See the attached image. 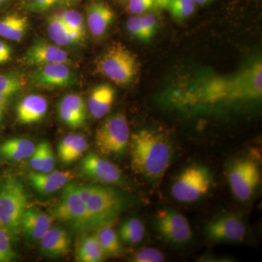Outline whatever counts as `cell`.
<instances>
[{
    "label": "cell",
    "instance_id": "cell-1",
    "mask_svg": "<svg viewBox=\"0 0 262 262\" xmlns=\"http://www.w3.org/2000/svg\"><path fill=\"white\" fill-rule=\"evenodd\" d=\"M262 96V62L237 73L195 77L176 86L167 96L173 106L185 110L258 101Z\"/></svg>",
    "mask_w": 262,
    "mask_h": 262
},
{
    "label": "cell",
    "instance_id": "cell-2",
    "mask_svg": "<svg viewBox=\"0 0 262 262\" xmlns=\"http://www.w3.org/2000/svg\"><path fill=\"white\" fill-rule=\"evenodd\" d=\"M131 168L149 182H157L166 173L173 158L171 144L165 136L143 129L131 136Z\"/></svg>",
    "mask_w": 262,
    "mask_h": 262
},
{
    "label": "cell",
    "instance_id": "cell-3",
    "mask_svg": "<svg viewBox=\"0 0 262 262\" xmlns=\"http://www.w3.org/2000/svg\"><path fill=\"white\" fill-rule=\"evenodd\" d=\"M87 208L86 229L110 225L129 204L127 195L111 187L78 184Z\"/></svg>",
    "mask_w": 262,
    "mask_h": 262
},
{
    "label": "cell",
    "instance_id": "cell-4",
    "mask_svg": "<svg viewBox=\"0 0 262 262\" xmlns=\"http://www.w3.org/2000/svg\"><path fill=\"white\" fill-rule=\"evenodd\" d=\"M27 203L25 188L18 179L8 177L0 184V225L13 242L18 241L20 234V220Z\"/></svg>",
    "mask_w": 262,
    "mask_h": 262
},
{
    "label": "cell",
    "instance_id": "cell-5",
    "mask_svg": "<svg viewBox=\"0 0 262 262\" xmlns=\"http://www.w3.org/2000/svg\"><path fill=\"white\" fill-rule=\"evenodd\" d=\"M96 70L117 85L125 86L136 78L139 63L135 53L121 43H115L98 58Z\"/></svg>",
    "mask_w": 262,
    "mask_h": 262
},
{
    "label": "cell",
    "instance_id": "cell-6",
    "mask_svg": "<svg viewBox=\"0 0 262 262\" xmlns=\"http://www.w3.org/2000/svg\"><path fill=\"white\" fill-rule=\"evenodd\" d=\"M129 141L130 131L126 116L120 112L106 117L95 136L98 152L104 156H123L128 148Z\"/></svg>",
    "mask_w": 262,
    "mask_h": 262
},
{
    "label": "cell",
    "instance_id": "cell-7",
    "mask_svg": "<svg viewBox=\"0 0 262 262\" xmlns=\"http://www.w3.org/2000/svg\"><path fill=\"white\" fill-rule=\"evenodd\" d=\"M213 175L210 168L201 164L189 165L179 174L171 187L176 201L190 203L199 201L211 189Z\"/></svg>",
    "mask_w": 262,
    "mask_h": 262
},
{
    "label": "cell",
    "instance_id": "cell-8",
    "mask_svg": "<svg viewBox=\"0 0 262 262\" xmlns=\"http://www.w3.org/2000/svg\"><path fill=\"white\" fill-rule=\"evenodd\" d=\"M227 180L234 196L241 202L249 201L259 184L261 173L252 159L241 158L231 162L227 170Z\"/></svg>",
    "mask_w": 262,
    "mask_h": 262
},
{
    "label": "cell",
    "instance_id": "cell-9",
    "mask_svg": "<svg viewBox=\"0 0 262 262\" xmlns=\"http://www.w3.org/2000/svg\"><path fill=\"white\" fill-rule=\"evenodd\" d=\"M53 218L77 229L87 227V208L79 190L78 184L66 185L59 203L53 212Z\"/></svg>",
    "mask_w": 262,
    "mask_h": 262
},
{
    "label": "cell",
    "instance_id": "cell-10",
    "mask_svg": "<svg viewBox=\"0 0 262 262\" xmlns=\"http://www.w3.org/2000/svg\"><path fill=\"white\" fill-rule=\"evenodd\" d=\"M155 227L160 236L172 244H188L193 238L192 229L187 218L173 208H165L158 213Z\"/></svg>",
    "mask_w": 262,
    "mask_h": 262
},
{
    "label": "cell",
    "instance_id": "cell-11",
    "mask_svg": "<svg viewBox=\"0 0 262 262\" xmlns=\"http://www.w3.org/2000/svg\"><path fill=\"white\" fill-rule=\"evenodd\" d=\"M80 172L95 182L108 185H123L125 178L115 164L96 153L90 152L81 160Z\"/></svg>",
    "mask_w": 262,
    "mask_h": 262
},
{
    "label": "cell",
    "instance_id": "cell-12",
    "mask_svg": "<svg viewBox=\"0 0 262 262\" xmlns=\"http://www.w3.org/2000/svg\"><path fill=\"white\" fill-rule=\"evenodd\" d=\"M206 235L215 242H242L247 228L241 217L233 213L220 215L211 221L206 227Z\"/></svg>",
    "mask_w": 262,
    "mask_h": 262
},
{
    "label": "cell",
    "instance_id": "cell-13",
    "mask_svg": "<svg viewBox=\"0 0 262 262\" xmlns=\"http://www.w3.org/2000/svg\"><path fill=\"white\" fill-rule=\"evenodd\" d=\"M32 83L42 89L69 87L75 82V74L67 63H51L36 67L30 75Z\"/></svg>",
    "mask_w": 262,
    "mask_h": 262
},
{
    "label": "cell",
    "instance_id": "cell-14",
    "mask_svg": "<svg viewBox=\"0 0 262 262\" xmlns=\"http://www.w3.org/2000/svg\"><path fill=\"white\" fill-rule=\"evenodd\" d=\"M23 60L26 64L35 67L51 63H71L67 52L60 46L44 40L32 45L24 53Z\"/></svg>",
    "mask_w": 262,
    "mask_h": 262
},
{
    "label": "cell",
    "instance_id": "cell-15",
    "mask_svg": "<svg viewBox=\"0 0 262 262\" xmlns=\"http://www.w3.org/2000/svg\"><path fill=\"white\" fill-rule=\"evenodd\" d=\"M53 219L36 208H27L20 220V234L30 242H38L51 228Z\"/></svg>",
    "mask_w": 262,
    "mask_h": 262
},
{
    "label": "cell",
    "instance_id": "cell-16",
    "mask_svg": "<svg viewBox=\"0 0 262 262\" xmlns=\"http://www.w3.org/2000/svg\"><path fill=\"white\" fill-rule=\"evenodd\" d=\"M115 18V12L104 2H93L86 8L87 27L95 37H101L104 35Z\"/></svg>",
    "mask_w": 262,
    "mask_h": 262
},
{
    "label": "cell",
    "instance_id": "cell-17",
    "mask_svg": "<svg viewBox=\"0 0 262 262\" xmlns=\"http://www.w3.org/2000/svg\"><path fill=\"white\" fill-rule=\"evenodd\" d=\"M58 113L61 121L72 128H78L85 123L86 105L80 95L65 96L58 104Z\"/></svg>",
    "mask_w": 262,
    "mask_h": 262
},
{
    "label": "cell",
    "instance_id": "cell-18",
    "mask_svg": "<svg viewBox=\"0 0 262 262\" xmlns=\"http://www.w3.org/2000/svg\"><path fill=\"white\" fill-rule=\"evenodd\" d=\"M72 177L73 175L70 171L53 170L50 173L31 172L28 174L27 179L30 185L38 193L47 195L64 187Z\"/></svg>",
    "mask_w": 262,
    "mask_h": 262
},
{
    "label": "cell",
    "instance_id": "cell-19",
    "mask_svg": "<svg viewBox=\"0 0 262 262\" xmlns=\"http://www.w3.org/2000/svg\"><path fill=\"white\" fill-rule=\"evenodd\" d=\"M48 108L47 100L38 94L26 96L17 105L16 118L19 123L30 125L40 121Z\"/></svg>",
    "mask_w": 262,
    "mask_h": 262
},
{
    "label": "cell",
    "instance_id": "cell-20",
    "mask_svg": "<svg viewBox=\"0 0 262 262\" xmlns=\"http://www.w3.org/2000/svg\"><path fill=\"white\" fill-rule=\"evenodd\" d=\"M70 244V235L65 229L51 227L39 241V249L47 257H60L69 252Z\"/></svg>",
    "mask_w": 262,
    "mask_h": 262
},
{
    "label": "cell",
    "instance_id": "cell-21",
    "mask_svg": "<svg viewBox=\"0 0 262 262\" xmlns=\"http://www.w3.org/2000/svg\"><path fill=\"white\" fill-rule=\"evenodd\" d=\"M115 96V90L110 84H101L95 87L90 94L87 103L91 116L95 119L104 117L111 110Z\"/></svg>",
    "mask_w": 262,
    "mask_h": 262
},
{
    "label": "cell",
    "instance_id": "cell-22",
    "mask_svg": "<svg viewBox=\"0 0 262 262\" xmlns=\"http://www.w3.org/2000/svg\"><path fill=\"white\" fill-rule=\"evenodd\" d=\"M88 141L83 136L71 134L65 136L58 146V155L64 164L73 163L80 159L88 149Z\"/></svg>",
    "mask_w": 262,
    "mask_h": 262
},
{
    "label": "cell",
    "instance_id": "cell-23",
    "mask_svg": "<svg viewBox=\"0 0 262 262\" xmlns=\"http://www.w3.org/2000/svg\"><path fill=\"white\" fill-rule=\"evenodd\" d=\"M47 27L48 35L51 40L60 47L78 44L83 41L84 37L67 28L60 15L50 16Z\"/></svg>",
    "mask_w": 262,
    "mask_h": 262
},
{
    "label": "cell",
    "instance_id": "cell-24",
    "mask_svg": "<svg viewBox=\"0 0 262 262\" xmlns=\"http://www.w3.org/2000/svg\"><path fill=\"white\" fill-rule=\"evenodd\" d=\"M32 141L24 138H13L0 144V155L10 161H20L30 158L35 150Z\"/></svg>",
    "mask_w": 262,
    "mask_h": 262
},
{
    "label": "cell",
    "instance_id": "cell-25",
    "mask_svg": "<svg viewBox=\"0 0 262 262\" xmlns=\"http://www.w3.org/2000/svg\"><path fill=\"white\" fill-rule=\"evenodd\" d=\"M28 18L23 15L10 14L0 19V37L12 41H20L29 29Z\"/></svg>",
    "mask_w": 262,
    "mask_h": 262
},
{
    "label": "cell",
    "instance_id": "cell-26",
    "mask_svg": "<svg viewBox=\"0 0 262 262\" xmlns=\"http://www.w3.org/2000/svg\"><path fill=\"white\" fill-rule=\"evenodd\" d=\"M95 234L106 257H115L122 252V246L116 231L110 225L98 227Z\"/></svg>",
    "mask_w": 262,
    "mask_h": 262
},
{
    "label": "cell",
    "instance_id": "cell-27",
    "mask_svg": "<svg viewBox=\"0 0 262 262\" xmlns=\"http://www.w3.org/2000/svg\"><path fill=\"white\" fill-rule=\"evenodd\" d=\"M156 5L157 8L166 10L178 21L189 18L196 7L194 0H156Z\"/></svg>",
    "mask_w": 262,
    "mask_h": 262
},
{
    "label": "cell",
    "instance_id": "cell-28",
    "mask_svg": "<svg viewBox=\"0 0 262 262\" xmlns=\"http://www.w3.org/2000/svg\"><path fill=\"white\" fill-rule=\"evenodd\" d=\"M76 256L81 262H101L106 258L95 234L87 236L80 241Z\"/></svg>",
    "mask_w": 262,
    "mask_h": 262
},
{
    "label": "cell",
    "instance_id": "cell-29",
    "mask_svg": "<svg viewBox=\"0 0 262 262\" xmlns=\"http://www.w3.org/2000/svg\"><path fill=\"white\" fill-rule=\"evenodd\" d=\"M120 237L125 244L136 245L141 242L145 235L144 224L137 218H130L122 224Z\"/></svg>",
    "mask_w": 262,
    "mask_h": 262
},
{
    "label": "cell",
    "instance_id": "cell-30",
    "mask_svg": "<svg viewBox=\"0 0 262 262\" xmlns=\"http://www.w3.org/2000/svg\"><path fill=\"white\" fill-rule=\"evenodd\" d=\"M27 79L18 72L0 74V94L11 97L25 87Z\"/></svg>",
    "mask_w": 262,
    "mask_h": 262
},
{
    "label": "cell",
    "instance_id": "cell-31",
    "mask_svg": "<svg viewBox=\"0 0 262 262\" xmlns=\"http://www.w3.org/2000/svg\"><path fill=\"white\" fill-rule=\"evenodd\" d=\"M60 16L70 31L85 37V27L84 25L83 18L78 11L72 9L66 10Z\"/></svg>",
    "mask_w": 262,
    "mask_h": 262
},
{
    "label": "cell",
    "instance_id": "cell-32",
    "mask_svg": "<svg viewBox=\"0 0 262 262\" xmlns=\"http://www.w3.org/2000/svg\"><path fill=\"white\" fill-rule=\"evenodd\" d=\"M11 242L13 241L9 234L0 225V262L13 261L17 258L16 253L12 247Z\"/></svg>",
    "mask_w": 262,
    "mask_h": 262
},
{
    "label": "cell",
    "instance_id": "cell-33",
    "mask_svg": "<svg viewBox=\"0 0 262 262\" xmlns=\"http://www.w3.org/2000/svg\"><path fill=\"white\" fill-rule=\"evenodd\" d=\"M69 3L70 0H29L26 5V9L32 13H42L58 5Z\"/></svg>",
    "mask_w": 262,
    "mask_h": 262
},
{
    "label": "cell",
    "instance_id": "cell-34",
    "mask_svg": "<svg viewBox=\"0 0 262 262\" xmlns=\"http://www.w3.org/2000/svg\"><path fill=\"white\" fill-rule=\"evenodd\" d=\"M163 252L153 248H146L136 252L131 258L134 262H162L165 261Z\"/></svg>",
    "mask_w": 262,
    "mask_h": 262
},
{
    "label": "cell",
    "instance_id": "cell-35",
    "mask_svg": "<svg viewBox=\"0 0 262 262\" xmlns=\"http://www.w3.org/2000/svg\"><path fill=\"white\" fill-rule=\"evenodd\" d=\"M39 144L42 150V169L40 172L50 173L54 170L56 165V160L52 146L47 141H40Z\"/></svg>",
    "mask_w": 262,
    "mask_h": 262
},
{
    "label": "cell",
    "instance_id": "cell-36",
    "mask_svg": "<svg viewBox=\"0 0 262 262\" xmlns=\"http://www.w3.org/2000/svg\"><path fill=\"white\" fill-rule=\"evenodd\" d=\"M126 26L127 31L131 36L141 42H149L141 22V15H134L130 17L127 20Z\"/></svg>",
    "mask_w": 262,
    "mask_h": 262
},
{
    "label": "cell",
    "instance_id": "cell-37",
    "mask_svg": "<svg viewBox=\"0 0 262 262\" xmlns=\"http://www.w3.org/2000/svg\"><path fill=\"white\" fill-rule=\"evenodd\" d=\"M157 8L156 0H128L127 10L134 15H141Z\"/></svg>",
    "mask_w": 262,
    "mask_h": 262
},
{
    "label": "cell",
    "instance_id": "cell-38",
    "mask_svg": "<svg viewBox=\"0 0 262 262\" xmlns=\"http://www.w3.org/2000/svg\"><path fill=\"white\" fill-rule=\"evenodd\" d=\"M141 22H142L143 27L149 41L156 34L158 28V18L157 15L154 13H151V11L144 13L141 15Z\"/></svg>",
    "mask_w": 262,
    "mask_h": 262
},
{
    "label": "cell",
    "instance_id": "cell-39",
    "mask_svg": "<svg viewBox=\"0 0 262 262\" xmlns=\"http://www.w3.org/2000/svg\"><path fill=\"white\" fill-rule=\"evenodd\" d=\"M29 166L34 171L40 172L42 169V150L38 144L29 159Z\"/></svg>",
    "mask_w": 262,
    "mask_h": 262
},
{
    "label": "cell",
    "instance_id": "cell-40",
    "mask_svg": "<svg viewBox=\"0 0 262 262\" xmlns=\"http://www.w3.org/2000/svg\"><path fill=\"white\" fill-rule=\"evenodd\" d=\"M13 50L9 45L0 40V65L8 63L11 58Z\"/></svg>",
    "mask_w": 262,
    "mask_h": 262
},
{
    "label": "cell",
    "instance_id": "cell-41",
    "mask_svg": "<svg viewBox=\"0 0 262 262\" xmlns=\"http://www.w3.org/2000/svg\"><path fill=\"white\" fill-rule=\"evenodd\" d=\"M10 98L9 96L0 94V122L3 120L5 107H6L7 103H8V101H9Z\"/></svg>",
    "mask_w": 262,
    "mask_h": 262
},
{
    "label": "cell",
    "instance_id": "cell-42",
    "mask_svg": "<svg viewBox=\"0 0 262 262\" xmlns=\"http://www.w3.org/2000/svg\"><path fill=\"white\" fill-rule=\"evenodd\" d=\"M194 1L196 5L203 6V5L209 4V3H212V2L214 1V0H194Z\"/></svg>",
    "mask_w": 262,
    "mask_h": 262
},
{
    "label": "cell",
    "instance_id": "cell-43",
    "mask_svg": "<svg viewBox=\"0 0 262 262\" xmlns=\"http://www.w3.org/2000/svg\"><path fill=\"white\" fill-rule=\"evenodd\" d=\"M8 2V0H0V6L5 4Z\"/></svg>",
    "mask_w": 262,
    "mask_h": 262
},
{
    "label": "cell",
    "instance_id": "cell-44",
    "mask_svg": "<svg viewBox=\"0 0 262 262\" xmlns=\"http://www.w3.org/2000/svg\"><path fill=\"white\" fill-rule=\"evenodd\" d=\"M117 2H120V3H122V2H125V0H116Z\"/></svg>",
    "mask_w": 262,
    "mask_h": 262
},
{
    "label": "cell",
    "instance_id": "cell-45",
    "mask_svg": "<svg viewBox=\"0 0 262 262\" xmlns=\"http://www.w3.org/2000/svg\"><path fill=\"white\" fill-rule=\"evenodd\" d=\"M77 1H80V0H77Z\"/></svg>",
    "mask_w": 262,
    "mask_h": 262
}]
</instances>
